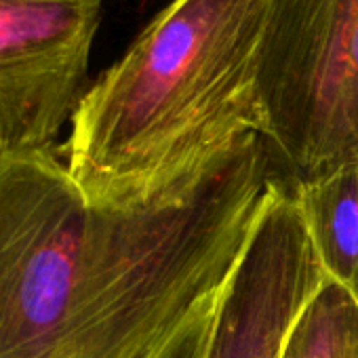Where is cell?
I'll use <instances>...</instances> for the list:
<instances>
[{
    "instance_id": "obj_8",
    "label": "cell",
    "mask_w": 358,
    "mask_h": 358,
    "mask_svg": "<svg viewBox=\"0 0 358 358\" xmlns=\"http://www.w3.org/2000/svg\"><path fill=\"white\" fill-rule=\"evenodd\" d=\"M215 312H217V306L213 310L205 312L203 316H199L190 327H186L175 337L173 343H169L164 348V352L158 358H207L211 331H213V322H215Z\"/></svg>"
},
{
    "instance_id": "obj_4",
    "label": "cell",
    "mask_w": 358,
    "mask_h": 358,
    "mask_svg": "<svg viewBox=\"0 0 358 358\" xmlns=\"http://www.w3.org/2000/svg\"><path fill=\"white\" fill-rule=\"evenodd\" d=\"M103 0H0V135L9 152L55 148L87 91Z\"/></svg>"
},
{
    "instance_id": "obj_3",
    "label": "cell",
    "mask_w": 358,
    "mask_h": 358,
    "mask_svg": "<svg viewBox=\"0 0 358 358\" xmlns=\"http://www.w3.org/2000/svg\"><path fill=\"white\" fill-rule=\"evenodd\" d=\"M266 141L289 179L358 154V0H274L262 72Z\"/></svg>"
},
{
    "instance_id": "obj_2",
    "label": "cell",
    "mask_w": 358,
    "mask_h": 358,
    "mask_svg": "<svg viewBox=\"0 0 358 358\" xmlns=\"http://www.w3.org/2000/svg\"><path fill=\"white\" fill-rule=\"evenodd\" d=\"M274 0H173L80 97L59 148L95 207H133L266 137L262 51Z\"/></svg>"
},
{
    "instance_id": "obj_1",
    "label": "cell",
    "mask_w": 358,
    "mask_h": 358,
    "mask_svg": "<svg viewBox=\"0 0 358 358\" xmlns=\"http://www.w3.org/2000/svg\"><path fill=\"white\" fill-rule=\"evenodd\" d=\"M278 173L253 135L133 207L85 201L59 148L0 162V358H158L213 310Z\"/></svg>"
},
{
    "instance_id": "obj_6",
    "label": "cell",
    "mask_w": 358,
    "mask_h": 358,
    "mask_svg": "<svg viewBox=\"0 0 358 358\" xmlns=\"http://www.w3.org/2000/svg\"><path fill=\"white\" fill-rule=\"evenodd\" d=\"M291 190L324 276L358 303V154Z\"/></svg>"
},
{
    "instance_id": "obj_7",
    "label": "cell",
    "mask_w": 358,
    "mask_h": 358,
    "mask_svg": "<svg viewBox=\"0 0 358 358\" xmlns=\"http://www.w3.org/2000/svg\"><path fill=\"white\" fill-rule=\"evenodd\" d=\"M280 358H358V303L333 280L297 316Z\"/></svg>"
},
{
    "instance_id": "obj_9",
    "label": "cell",
    "mask_w": 358,
    "mask_h": 358,
    "mask_svg": "<svg viewBox=\"0 0 358 358\" xmlns=\"http://www.w3.org/2000/svg\"><path fill=\"white\" fill-rule=\"evenodd\" d=\"M9 154V150H7V145H5V139H3V135H0V162H3V158Z\"/></svg>"
},
{
    "instance_id": "obj_5",
    "label": "cell",
    "mask_w": 358,
    "mask_h": 358,
    "mask_svg": "<svg viewBox=\"0 0 358 358\" xmlns=\"http://www.w3.org/2000/svg\"><path fill=\"white\" fill-rule=\"evenodd\" d=\"M324 280L291 179L278 175L220 297L207 358H280L297 316Z\"/></svg>"
}]
</instances>
